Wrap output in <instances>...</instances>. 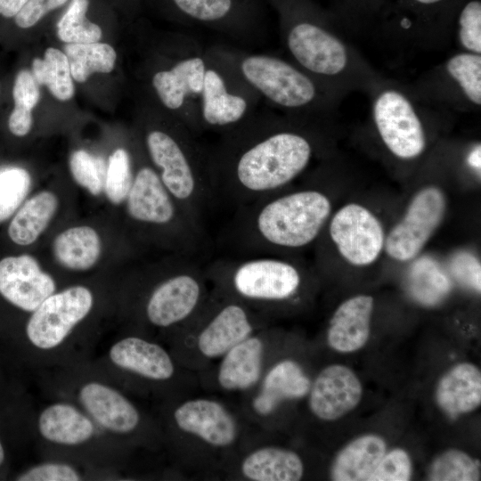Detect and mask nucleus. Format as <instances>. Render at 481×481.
<instances>
[{
  "mask_svg": "<svg viewBox=\"0 0 481 481\" xmlns=\"http://www.w3.org/2000/svg\"><path fill=\"white\" fill-rule=\"evenodd\" d=\"M259 96L243 81L219 45L207 48V67L200 95L202 132H226L250 118Z\"/></svg>",
  "mask_w": 481,
  "mask_h": 481,
  "instance_id": "nucleus-10",
  "label": "nucleus"
},
{
  "mask_svg": "<svg viewBox=\"0 0 481 481\" xmlns=\"http://www.w3.org/2000/svg\"><path fill=\"white\" fill-rule=\"evenodd\" d=\"M241 472L254 481H298L303 477L304 465L293 451L268 446L249 454L242 461Z\"/></svg>",
  "mask_w": 481,
  "mask_h": 481,
  "instance_id": "nucleus-29",
  "label": "nucleus"
},
{
  "mask_svg": "<svg viewBox=\"0 0 481 481\" xmlns=\"http://www.w3.org/2000/svg\"><path fill=\"white\" fill-rule=\"evenodd\" d=\"M29 0H0V15L14 18Z\"/></svg>",
  "mask_w": 481,
  "mask_h": 481,
  "instance_id": "nucleus-46",
  "label": "nucleus"
},
{
  "mask_svg": "<svg viewBox=\"0 0 481 481\" xmlns=\"http://www.w3.org/2000/svg\"><path fill=\"white\" fill-rule=\"evenodd\" d=\"M373 119L388 151L401 159L419 157L426 147L422 123L412 102L396 90H385L373 103Z\"/></svg>",
  "mask_w": 481,
  "mask_h": 481,
  "instance_id": "nucleus-17",
  "label": "nucleus"
},
{
  "mask_svg": "<svg viewBox=\"0 0 481 481\" xmlns=\"http://www.w3.org/2000/svg\"><path fill=\"white\" fill-rule=\"evenodd\" d=\"M32 424L42 459L69 461L115 477L125 445L104 433L75 404L50 398Z\"/></svg>",
  "mask_w": 481,
  "mask_h": 481,
  "instance_id": "nucleus-6",
  "label": "nucleus"
},
{
  "mask_svg": "<svg viewBox=\"0 0 481 481\" xmlns=\"http://www.w3.org/2000/svg\"><path fill=\"white\" fill-rule=\"evenodd\" d=\"M433 481H474L480 479V462L458 449H448L436 456L428 470Z\"/></svg>",
  "mask_w": 481,
  "mask_h": 481,
  "instance_id": "nucleus-36",
  "label": "nucleus"
},
{
  "mask_svg": "<svg viewBox=\"0 0 481 481\" xmlns=\"http://www.w3.org/2000/svg\"><path fill=\"white\" fill-rule=\"evenodd\" d=\"M225 299L210 310L198 338L199 350L208 358L224 355L254 330L249 309L237 300L228 297Z\"/></svg>",
  "mask_w": 481,
  "mask_h": 481,
  "instance_id": "nucleus-21",
  "label": "nucleus"
},
{
  "mask_svg": "<svg viewBox=\"0 0 481 481\" xmlns=\"http://www.w3.org/2000/svg\"><path fill=\"white\" fill-rule=\"evenodd\" d=\"M446 70L472 103L481 105V55L458 53L446 62Z\"/></svg>",
  "mask_w": 481,
  "mask_h": 481,
  "instance_id": "nucleus-38",
  "label": "nucleus"
},
{
  "mask_svg": "<svg viewBox=\"0 0 481 481\" xmlns=\"http://www.w3.org/2000/svg\"><path fill=\"white\" fill-rule=\"evenodd\" d=\"M480 157H481V148H480V144H478L470 151V153L468 156L469 165L476 170L478 169V171H480V167H481Z\"/></svg>",
  "mask_w": 481,
  "mask_h": 481,
  "instance_id": "nucleus-47",
  "label": "nucleus"
},
{
  "mask_svg": "<svg viewBox=\"0 0 481 481\" xmlns=\"http://www.w3.org/2000/svg\"><path fill=\"white\" fill-rule=\"evenodd\" d=\"M220 135L208 151L213 182L217 200L235 208L288 187L316 149L307 130L257 112Z\"/></svg>",
  "mask_w": 481,
  "mask_h": 481,
  "instance_id": "nucleus-1",
  "label": "nucleus"
},
{
  "mask_svg": "<svg viewBox=\"0 0 481 481\" xmlns=\"http://www.w3.org/2000/svg\"><path fill=\"white\" fill-rule=\"evenodd\" d=\"M219 46L239 76L261 100L291 112L315 105L319 98L315 79L296 64L269 53Z\"/></svg>",
  "mask_w": 481,
  "mask_h": 481,
  "instance_id": "nucleus-9",
  "label": "nucleus"
},
{
  "mask_svg": "<svg viewBox=\"0 0 481 481\" xmlns=\"http://www.w3.org/2000/svg\"><path fill=\"white\" fill-rule=\"evenodd\" d=\"M135 172L132 157L124 147H118L109 157L103 192L108 200L118 206L125 203Z\"/></svg>",
  "mask_w": 481,
  "mask_h": 481,
  "instance_id": "nucleus-37",
  "label": "nucleus"
},
{
  "mask_svg": "<svg viewBox=\"0 0 481 481\" xmlns=\"http://www.w3.org/2000/svg\"><path fill=\"white\" fill-rule=\"evenodd\" d=\"M90 0H69L56 24L58 38L65 44L99 42L102 37L101 27L86 17Z\"/></svg>",
  "mask_w": 481,
  "mask_h": 481,
  "instance_id": "nucleus-35",
  "label": "nucleus"
},
{
  "mask_svg": "<svg viewBox=\"0 0 481 481\" xmlns=\"http://www.w3.org/2000/svg\"><path fill=\"white\" fill-rule=\"evenodd\" d=\"M173 116L146 129L143 143L151 165L184 212L205 228V216L217 200L209 151Z\"/></svg>",
  "mask_w": 481,
  "mask_h": 481,
  "instance_id": "nucleus-3",
  "label": "nucleus"
},
{
  "mask_svg": "<svg viewBox=\"0 0 481 481\" xmlns=\"http://www.w3.org/2000/svg\"><path fill=\"white\" fill-rule=\"evenodd\" d=\"M69 0H29L14 17L16 25L20 29L35 26L50 12L63 6Z\"/></svg>",
  "mask_w": 481,
  "mask_h": 481,
  "instance_id": "nucleus-45",
  "label": "nucleus"
},
{
  "mask_svg": "<svg viewBox=\"0 0 481 481\" xmlns=\"http://www.w3.org/2000/svg\"><path fill=\"white\" fill-rule=\"evenodd\" d=\"M56 290L55 279L33 257L23 254L0 260V296L29 315Z\"/></svg>",
  "mask_w": 481,
  "mask_h": 481,
  "instance_id": "nucleus-19",
  "label": "nucleus"
},
{
  "mask_svg": "<svg viewBox=\"0 0 481 481\" xmlns=\"http://www.w3.org/2000/svg\"><path fill=\"white\" fill-rule=\"evenodd\" d=\"M285 188L235 208L226 240L240 257L284 256L321 236L331 214L330 197L314 186Z\"/></svg>",
  "mask_w": 481,
  "mask_h": 481,
  "instance_id": "nucleus-2",
  "label": "nucleus"
},
{
  "mask_svg": "<svg viewBox=\"0 0 481 481\" xmlns=\"http://www.w3.org/2000/svg\"><path fill=\"white\" fill-rule=\"evenodd\" d=\"M264 344L249 336L224 354L218 370L219 385L225 390H245L255 385L262 372Z\"/></svg>",
  "mask_w": 481,
  "mask_h": 481,
  "instance_id": "nucleus-26",
  "label": "nucleus"
},
{
  "mask_svg": "<svg viewBox=\"0 0 481 481\" xmlns=\"http://www.w3.org/2000/svg\"><path fill=\"white\" fill-rule=\"evenodd\" d=\"M17 481H81L112 479L105 472L61 459H42L19 473Z\"/></svg>",
  "mask_w": 481,
  "mask_h": 481,
  "instance_id": "nucleus-34",
  "label": "nucleus"
},
{
  "mask_svg": "<svg viewBox=\"0 0 481 481\" xmlns=\"http://www.w3.org/2000/svg\"><path fill=\"white\" fill-rule=\"evenodd\" d=\"M31 187L29 172L20 167L0 170V223L21 205Z\"/></svg>",
  "mask_w": 481,
  "mask_h": 481,
  "instance_id": "nucleus-40",
  "label": "nucleus"
},
{
  "mask_svg": "<svg viewBox=\"0 0 481 481\" xmlns=\"http://www.w3.org/2000/svg\"><path fill=\"white\" fill-rule=\"evenodd\" d=\"M205 273L230 294L228 298L260 305L292 298L304 280L295 262L272 255L217 258L209 263Z\"/></svg>",
  "mask_w": 481,
  "mask_h": 481,
  "instance_id": "nucleus-8",
  "label": "nucleus"
},
{
  "mask_svg": "<svg viewBox=\"0 0 481 481\" xmlns=\"http://www.w3.org/2000/svg\"><path fill=\"white\" fill-rule=\"evenodd\" d=\"M13 110L11 113L33 118L32 110L40 100V85L31 70L20 69L12 86Z\"/></svg>",
  "mask_w": 481,
  "mask_h": 481,
  "instance_id": "nucleus-41",
  "label": "nucleus"
},
{
  "mask_svg": "<svg viewBox=\"0 0 481 481\" xmlns=\"http://www.w3.org/2000/svg\"><path fill=\"white\" fill-rule=\"evenodd\" d=\"M418 3H420V4H435V3H438L442 0H414Z\"/></svg>",
  "mask_w": 481,
  "mask_h": 481,
  "instance_id": "nucleus-49",
  "label": "nucleus"
},
{
  "mask_svg": "<svg viewBox=\"0 0 481 481\" xmlns=\"http://www.w3.org/2000/svg\"><path fill=\"white\" fill-rule=\"evenodd\" d=\"M282 25L289 53L311 77H332L345 69L348 63L346 46L322 25L307 19L292 20L285 13Z\"/></svg>",
  "mask_w": 481,
  "mask_h": 481,
  "instance_id": "nucleus-13",
  "label": "nucleus"
},
{
  "mask_svg": "<svg viewBox=\"0 0 481 481\" xmlns=\"http://www.w3.org/2000/svg\"><path fill=\"white\" fill-rule=\"evenodd\" d=\"M412 475L410 456L403 449H395L385 453L368 481H407Z\"/></svg>",
  "mask_w": 481,
  "mask_h": 481,
  "instance_id": "nucleus-43",
  "label": "nucleus"
},
{
  "mask_svg": "<svg viewBox=\"0 0 481 481\" xmlns=\"http://www.w3.org/2000/svg\"><path fill=\"white\" fill-rule=\"evenodd\" d=\"M53 256L64 268L85 272L93 268L102 253V240L95 229L88 225L68 228L53 242Z\"/></svg>",
  "mask_w": 481,
  "mask_h": 481,
  "instance_id": "nucleus-28",
  "label": "nucleus"
},
{
  "mask_svg": "<svg viewBox=\"0 0 481 481\" xmlns=\"http://www.w3.org/2000/svg\"><path fill=\"white\" fill-rule=\"evenodd\" d=\"M436 401L451 418L475 411L481 404L479 369L469 363L451 368L437 383Z\"/></svg>",
  "mask_w": 481,
  "mask_h": 481,
  "instance_id": "nucleus-24",
  "label": "nucleus"
},
{
  "mask_svg": "<svg viewBox=\"0 0 481 481\" xmlns=\"http://www.w3.org/2000/svg\"><path fill=\"white\" fill-rule=\"evenodd\" d=\"M96 303L94 290L83 284L58 289L46 298L24 324L31 364L43 369L90 359L97 341L84 328Z\"/></svg>",
  "mask_w": 481,
  "mask_h": 481,
  "instance_id": "nucleus-4",
  "label": "nucleus"
},
{
  "mask_svg": "<svg viewBox=\"0 0 481 481\" xmlns=\"http://www.w3.org/2000/svg\"><path fill=\"white\" fill-rule=\"evenodd\" d=\"M446 200L440 188L428 185L412 197L403 218L385 238L387 254L396 261L415 258L442 223Z\"/></svg>",
  "mask_w": 481,
  "mask_h": 481,
  "instance_id": "nucleus-14",
  "label": "nucleus"
},
{
  "mask_svg": "<svg viewBox=\"0 0 481 481\" xmlns=\"http://www.w3.org/2000/svg\"><path fill=\"white\" fill-rule=\"evenodd\" d=\"M387 451L386 442L375 435H365L347 444L336 456L330 477L335 481H365L375 470Z\"/></svg>",
  "mask_w": 481,
  "mask_h": 481,
  "instance_id": "nucleus-27",
  "label": "nucleus"
},
{
  "mask_svg": "<svg viewBox=\"0 0 481 481\" xmlns=\"http://www.w3.org/2000/svg\"><path fill=\"white\" fill-rule=\"evenodd\" d=\"M309 393L312 412L322 420H335L358 405L363 387L351 369L333 364L318 374Z\"/></svg>",
  "mask_w": 481,
  "mask_h": 481,
  "instance_id": "nucleus-20",
  "label": "nucleus"
},
{
  "mask_svg": "<svg viewBox=\"0 0 481 481\" xmlns=\"http://www.w3.org/2000/svg\"><path fill=\"white\" fill-rule=\"evenodd\" d=\"M164 275L146 294L143 314L151 326L173 327L192 317L205 296V270L194 257L176 254Z\"/></svg>",
  "mask_w": 481,
  "mask_h": 481,
  "instance_id": "nucleus-12",
  "label": "nucleus"
},
{
  "mask_svg": "<svg viewBox=\"0 0 481 481\" xmlns=\"http://www.w3.org/2000/svg\"><path fill=\"white\" fill-rule=\"evenodd\" d=\"M330 240L349 264L366 266L379 257L385 233L379 218L367 208L348 203L329 219Z\"/></svg>",
  "mask_w": 481,
  "mask_h": 481,
  "instance_id": "nucleus-16",
  "label": "nucleus"
},
{
  "mask_svg": "<svg viewBox=\"0 0 481 481\" xmlns=\"http://www.w3.org/2000/svg\"><path fill=\"white\" fill-rule=\"evenodd\" d=\"M459 40L472 53H481V3L469 2L459 16Z\"/></svg>",
  "mask_w": 481,
  "mask_h": 481,
  "instance_id": "nucleus-42",
  "label": "nucleus"
},
{
  "mask_svg": "<svg viewBox=\"0 0 481 481\" xmlns=\"http://www.w3.org/2000/svg\"><path fill=\"white\" fill-rule=\"evenodd\" d=\"M125 204L131 221L175 254L197 257L206 249V228L184 212L151 165L136 169Z\"/></svg>",
  "mask_w": 481,
  "mask_h": 481,
  "instance_id": "nucleus-7",
  "label": "nucleus"
},
{
  "mask_svg": "<svg viewBox=\"0 0 481 481\" xmlns=\"http://www.w3.org/2000/svg\"><path fill=\"white\" fill-rule=\"evenodd\" d=\"M310 387L308 377L297 363L281 361L266 374L260 392L253 399V409L259 415H269L282 401L304 397Z\"/></svg>",
  "mask_w": 481,
  "mask_h": 481,
  "instance_id": "nucleus-25",
  "label": "nucleus"
},
{
  "mask_svg": "<svg viewBox=\"0 0 481 481\" xmlns=\"http://www.w3.org/2000/svg\"><path fill=\"white\" fill-rule=\"evenodd\" d=\"M5 461V450L3 445L2 441L0 440V468L4 465Z\"/></svg>",
  "mask_w": 481,
  "mask_h": 481,
  "instance_id": "nucleus-48",
  "label": "nucleus"
},
{
  "mask_svg": "<svg viewBox=\"0 0 481 481\" xmlns=\"http://www.w3.org/2000/svg\"><path fill=\"white\" fill-rule=\"evenodd\" d=\"M372 309L373 298L368 295H357L340 304L329 322V346L342 353L362 348L370 337Z\"/></svg>",
  "mask_w": 481,
  "mask_h": 481,
  "instance_id": "nucleus-23",
  "label": "nucleus"
},
{
  "mask_svg": "<svg viewBox=\"0 0 481 481\" xmlns=\"http://www.w3.org/2000/svg\"><path fill=\"white\" fill-rule=\"evenodd\" d=\"M179 18L229 37L246 39L255 33L257 9L253 0H169Z\"/></svg>",
  "mask_w": 481,
  "mask_h": 481,
  "instance_id": "nucleus-18",
  "label": "nucleus"
},
{
  "mask_svg": "<svg viewBox=\"0 0 481 481\" xmlns=\"http://www.w3.org/2000/svg\"><path fill=\"white\" fill-rule=\"evenodd\" d=\"M38 385L50 398L68 400L81 408L112 439L125 445L142 428L138 407L120 386L89 360L37 369Z\"/></svg>",
  "mask_w": 481,
  "mask_h": 481,
  "instance_id": "nucleus-5",
  "label": "nucleus"
},
{
  "mask_svg": "<svg viewBox=\"0 0 481 481\" xmlns=\"http://www.w3.org/2000/svg\"><path fill=\"white\" fill-rule=\"evenodd\" d=\"M59 200L55 193L42 191L28 200L16 212L8 227L10 239L17 245L34 243L55 215Z\"/></svg>",
  "mask_w": 481,
  "mask_h": 481,
  "instance_id": "nucleus-30",
  "label": "nucleus"
},
{
  "mask_svg": "<svg viewBox=\"0 0 481 481\" xmlns=\"http://www.w3.org/2000/svg\"><path fill=\"white\" fill-rule=\"evenodd\" d=\"M63 51L77 83L86 82L94 73H110L117 61L115 49L106 43L65 44Z\"/></svg>",
  "mask_w": 481,
  "mask_h": 481,
  "instance_id": "nucleus-32",
  "label": "nucleus"
},
{
  "mask_svg": "<svg viewBox=\"0 0 481 481\" xmlns=\"http://www.w3.org/2000/svg\"><path fill=\"white\" fill-rule=\"evenodd\" d=\"M69 167L75 182L94 196H99L104 189L107 165L102 158L85 150L73 151Z\"/></svg>",
  "mask_w": 481,
  "mask_h": 481,
  "instance_id": "nucleus-39",
  "label": "nucleus"
},
{
  "mask_svg": "<svg viewBox=\"0 0 481 481\" xmlns=\"http://www.w3.org/2000/svg\"><path fill=\"white\" fill-rule=\"evenodd\" d=\"M450 271L460 282L480 292L481 266L475 256L465 251L455 254L450 262Z\"/></svg>",
  "mask_w": 481,
  "mask_h": 481,
  "instance_id": "nucleus-44",
  "label": "nucleus"
},
{
  "mask_svg": "<svg viewBox=\"0 0 481 481\" xmlns=\"http://www.w3.org/2000/svg\"><path fill=\"white\" fill-rule=\"evenodd\" d=\"M92 364L117 382L133 376L151 382H165L175 375L174 362L160 345L143 337L128 335L114 340Z\"/></svg>",
  "mask_w": 481,
  "mask_h": 481,
  "instance_id": "nucleus-15",
  "label": "nucleus"
},
{
  "mask_svg": "<svg viewBox=\"0 0 481 481\" xmlns=\"http://www.w3.org/2000/svg\"><path fill=\"white\" fill-rule=\"evenodd\" d=\"M173 418L179 429L199 436L210 445L225 447L236 439L235 420L218 402L208 399L187 401L175 410Z\"/></svg>",
  "mask_w": 481,
  "mask_h": 481,
  "instance_id": "nucleus-22",
  "label": "nucleus"
},
{
  "mask_svg": "<svg viewBox=\"0 0 481 481\" xmlns=\"http://www.w3.org/2000/svg\"><path fill=\"white\" fill-rule=\"evenodd\" d=\"M206 67L207 48L191 37H183L179 56L151 78L160 104L197 137L203 133L200 104Z\"/></svg>",
  "mask_w": 481,
  "mask_h": 481,
  "instance_id": "nucleus-11",
  "label": "nucleus"
},
{
  "mask_svg": "<svg viewBox=\"0 0 481 481\" xmlns=\"http://www.w3.org/2000/svg\"><path fill=\"white\" fill-rule=\"evenodd\" d=\"M451 288L450 278L432 257H419L412 264L408 273V289L419 303L436 306L447 297Z\"/></svg>",
  "mask_w": 481,
  "mask_h": 481,
  "instance_id": "nucleus-31",
  "label": "nucleus"
},
{
  "mask_svg": "<svg viewBox=\"0 0 481 481\" xmlns=\"http://www.w3.org/2000/svg\"><path fill=\"white\" fill-rule=\"evenodd\" d=\"M31 72L40 86H45L59 101L70 100L75 93L67 56L57 48L48 47L43 58H35Z\"/></svg>",
  "mask_w": 481,
  "mask_h": 481,
  "instance_id": "nucleus-33",
  "label": "nucleus"
}]
</instances>
